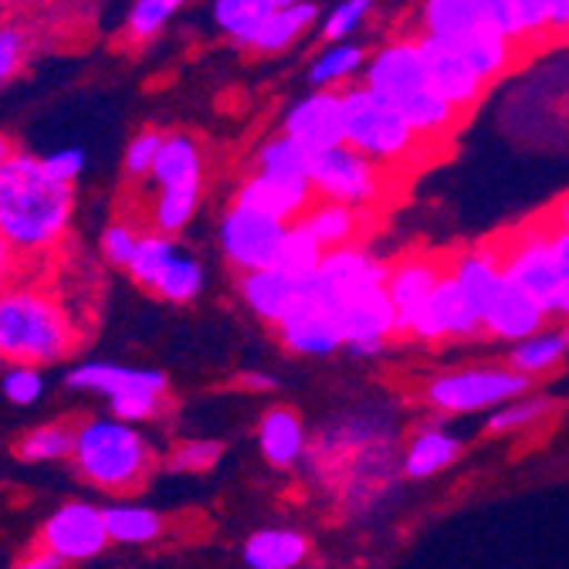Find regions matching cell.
Instances as JSON below:
<instances>
[{
	"label": "cell",
	"instance_id": "obj_1",
	"mask_svg": "<svg viewBox=\"0 0 569 569\" xmlns=\"http://www.w3.org/2000/svg\"><path fill=\"white\" fill-rule=\"evenodd\" d=\"M397 420L383 403H360L329 417L309 441L306 461L322 471L349 516H367L400 491Z\"/></svg>",
	"mask_w": 569,
	"mask_h": 569
},
{
	"label": "cell",
	"instance_id": "obj_2",
	"mask_svg": "<svg viewBox=\"0 0 569 569\" xmlns=\"http://www.w3.org/2000/svg\"><path fill=\"white\" fill-rule=\"evenodd\" d=\"M76 213V187L54 180L41 157L14 150L0 167V238L18 254L51 251Z\"/></svg>",
	"mask_w": 569,
	"mask_h": 569
},
{
	"label": "cell",
	"instance_id": "obj_3",
	"mask_svg": "<svg viewBox=\"0 0 569 569\" xmlns=\"http://www.w3.org/2000/svg\"><path fill=\"white\" fill-rule=\"evenodd\" d=\"M157 455L150 438L139 423L119 420L112 413H96L76 423V448H71V468L76 475L106 495L136 491L153 471Z\"/></svg>",
	"mask_w": 569,
	"mask_h": 569
},
{
	"label": "cell",
	"instance_id": "obj_4",
	"mask_svg": "<svg viewBox=\"0 0 569 569\" xmlns=\"http://www.w3.org/2000/svg\"><path fill=\"white\" fill-rule=\"evenodd\" d=\"M76 322L54 296L34 284L0 289V360L11 367H51L76 349Z\"/></svg>",
	"mask_w": 569,
	"mask_h": 569
},
{
	"label": "cell",
	"instance_id": "obj_5",
	"mask_svg": "<svg viewBox=\"0 0 569 569\" xmlns=\"http://www.w3.org/2000/svg\"><path fill=\"white\" fill-rule=\"evenodd\" d=\"M64 387L71 393H92L106 400V413L129 420V423H147L163 410L170 380L163 370L153 367H129L116 360H86L76 363L64 373Z\"/></svg>",
	"mask_w": 569,
	"mask_h": 569
},
{
	"label": "cell",
	"instance_id": "obj_6",
	"mask_svg": "<svg viewBox=\"0 0 569 569\" xmlns=\"http://www.w3.org/2000/svg\"><path fill=\"white\" fill-rule=\"evenodd\" d=\"M339 99H342L346 147L363 153L377 167L407 163L420 150V139L413 136L407 119L393 106L380 102L363 82L342 89Z\"/></svg>",
	"mask_w": 569,
	"mask_h": 569
},
{
	"label": "cell",
	"instance_id": "obj_7",
	"mask_svg": "<svg viewBox=\"0 0 569 569\" xmlns=\"http://www.w3.org/2000/svg\"><path fill=\"white\" fill-rule=\"evenodd\" d=\"M532 390V380L502 367H461V370H448L438 373L423 383L420 397L423 407H431L435 413H491L502 403L522 397Z\"/></svg>",
	"mask_w": 569,
	"mask_h": 569
},
{
	"label": "cell",
	"instance_id": "obj_8",
	"mask_svg": "<svg viewBox=\"0 0 569 569\" xmlns=\"http://www.w3.org/2000/svg\"><path fill=\"white\" fill-rule=\"evenodd\" d=\"M309 187L316 200H332V203L367 210L380 203V197L387 193V173L383 167H377L373 160H367L363 153H356L342 142V147L312 157Z\"/></svg>",
	"mask_w": 569,
	"mask_h": 569
},
{
	"label": "cell",
	"instance_id": "obj_9",
	"mask_svg": "<svg viewBox=\"0 0 569 569\" xmlns=\"http://www.w3.org/2000/svg\"><path fill=\"white\" fill-rule=\"evenodd\" d=\"M380 102L400 109L410 96L431 89V71H427L423 51L417 34H397L370 51L363 79H360Z\"/></svg>",
	"mask_w": 569,
	"mask_h": 569
},
{
	"label": "cell",
	"instance_id": "obj_10",
	"mask_svg": "<svg viewBox=\"0 0 569 569\" xmlns=\"http://www.w3.org/2000/svg\"><path fill=\"white\" fill-rule=\"evenodd\" d=\"M502 248V271L512 284H519L522 292H529L549 316L559 309L562 296V274L552 254V224L532 228L519 234L512 244H498Z\"/></svg>",
	"mask_w": 569,
	"mask_h": 569
},
{
	"label": "cell",
	"instance_id": "obj_11",
	"mask_svg": "<svg viewBox=\"0 0 569 569\" xmlns=\"http://www.w3.org/2000/svg\"><path fill=\"white\" fill-rule=\"evenodd\" d=\"M38 546L54 552L64 566L68 562H89L109 546V529L102 506L89 502V498H71L61 502L41 526Z\"/></svg>",
	"mask_w": 569,
	"mask_h": 569
},
{
	"label": "cell",
	"instance_id": "obj_12",
	"mask_svg": "<svg viewBox=\"0 0 569 569\" xmlns=\"http://www.w3.org/2000/svg\"><path fill=\"white\" fill-rule=\"evenodd\" d=\"M336 322L342 329V349L349 356H363V360L380 356L397 336V309L387 296V284H373V289L346 296L336 306Z\"/></svg>",
	"mask_w": 569,
	"mask_h": 569
},
{
	"label": "cell",
	"instance_id": "obj_13",
	"mask_svg": "<svg viewBox=\"0 0 569 569\" xmlns=\"http://www.w3.org/2000/svg\"><path fill=\"white\" fill-rule=\"evenodd\" d=\"M284 231H289V224H278L271 218H261V213H254V210H244V207L231 203L224 210V218H221V228H218L221 254L241 274L274 268Z\"/></svg>",
	"mask_w": 569,
	"mask_h": 569
},
{
	"label": "cell",
	"instance_id": "obj_14",
	"mask_svg": "<svg viewBox=\"0 0 569 569\" xmlns=\"http://www.w3.org/2000/svg\"><path fill=\"white\" fill-rule=\"evenodd\" d=\"M481 319L468 309V302L461 299L458 284L451 281L448 268L445 278L438 281L435 296L427 299L400 329L397 336L413 339V342H445V339H475L481 336Z\"/></svg>",
	"mask_w": 569,
	"mask_h": 569
},
{
	"label": "cell",
	"instance_id": "obj_15",
	"mask_svg": "<svg viewBox=\"0 0 569 569\" xmlns=\"http://www.w3.org/2000/svg\"><path fill=\"white\" fill-rule=\"evenodd\" d=\"M289 139H296L302 150L312 157L346 142V126H342V99L339 92H309L296 99L281 116V129Z\"/></svg>",
	"mask_w": 569,
	"mask_h": 569
},
{
	"label": "cell",
	"instance_id": "obj_16",
	"mask_svg": "<svg viewBox=\"0 0 569 569\" xmlns=\"http://www.w3.org/2000/svg\"><path fill=\"white\" fill-rule=\"evenodd\" d=\"M316 193L309 183H296V180H271L264 173H248L238 187L231 203L254 210L261 218H271L278 224H299L302 213L312 207Z\"/></svg>",
	"mask_w": 569,
	"mask_h": 569
},
{
	"label": "cell",
	"instance_id": "obj_17",
	"mask_svg": "<svg viewBox=\"0 0 569 569\" xmlns=\"http://www.w3.org/2000/svg\"><path fill=\"white\" fill-rule=\"evenodd\" d=\"M413 34H417V31H413ZM417 41H420L427 71H431V89H435L441 99H448L461 116L471 112V109L485 99V92H488V86L478 79V71H475L455 48H448L445 41L423 38V34H417Z\"/></svg>",
	"mask_w": 569,
	"mask_h": 569
},
{
	"label": "cell",
	"instance_id": "obj_18",
	"mask_svg": "<svg viewBox=\"0 0 569 569\" xmlns=\"http://www.w3.org/2000/svg\"><path fill=\"white\" fill-rule=\"evenodd\" d=\"M549 319H552V316H549L529 292H522L519 284H512V281L506 278V281H502V289H498V296L491 299L485 319H481V329H485V336H491V339H498V342L516 346V342H522V339L542 332Z\"/></svg>",
	"mask_w": 569,
	"mask_h": 569
},
{
	"label": "cell",
	"instance_id": "obj_19",
	"mask_svg": "<svg viewBox=\"0 0 569 569\" xmlns=\"http://www.w3.org/2000/svg\"><path fill=\"white\" fill-rule=\"evenodd\" d=\"M278 332V342L296 352V356H332L339 352L346 342H342V329L336 322V316L329 309H319L306 299H299V306L284 316V322L274 326Z\"/></svg>",
	"mask_w": 569,
	"mask_h": 569
},
{
	"label": "cell",
	"instance_id": "obj_20",
	"mask_svg": "<svg viewBox=\"0 0 569 569\" xmlns=\"http://www.w3.org/2000/svg\"><path fill=\"white\" fill-rule=\"evenodd\" d=\"M309 441V427L292 407H271L258 420V451L278 471H292L306 465Z\"/></svg>",
	"mask_w": 569,
	"mask_h": 569
},
{
	"label": "cell",
	"instance_id": "obj_21",
	"mask_svg": "<svg viewBox=\"0 0 569 569\" xmlns=\"http://www.w3.org/2000/svg\"><path fill=\"white\" fill-rule=\"evenodd\" d=\"M448 274L458 284V292L468 302V309L478 319H485L491 299L498 296V289H502V281H506L502 248H498V244L495 248H468L448 264Z\"/></svg>",
	"mask_w": 569,
	"mask_h": 569
},
{
	"label": "cell",
	"instance_id": "obj_22",
	"mask_svg": "<svg viewBox=\"0 0 569 569\" xmlns=\"http://www.w3.org/2000/svg\"><path fill=\"white\" fill-rule=\"evenodd\" d=\"M461 451V438H455L445 423H420L400 451V471L407 481H427L458 465Z\"/></svg>",
	"mask_w": 569,
	"mask_h": 569
},
{
	"label": "cell",
	"instance_id": "obj_23",
	"mask_svg": "<svg viewBox=\"0 0 569 569\" xmlns=\"http://www.w3.org/2000/svg\"><path fill=\"white\" fill-rule=\"evenodd\" d=\"M238 296L244 299V306L258 319L278 326V322H284V316H289L299 306L302 281L292 278V274H284V271H278V268L248 271V274L238 278Z\"/></svg>",
	"mask_w": 569,
	"mask_h": 569
},
{
	"label": "cell",
	"instance_id": "obj_24",
	"mask_svg": "<svg viewBox=\"0 0 569 569\" xmlns=\"http://www.w3.org/2000/svg\"><path fill=\"white\" fill-rule=\"evenodd\" d=\"M445 278V268L435 261V258H403L397 264H390V274H387V296L397 309V329L435 296L438 281Z\"/></svg>",
	"mask_w": 569,
	"mask_h": 569
},
{
	"label": "cell",
	"instance_id": "obj_25",
	"mask_svg": "<svg viewBox=\"0 0 569 569\" xmlns=\"http://www.w3.org/2000/svg\"><path fill=\"white\" fill-rule=\"evenodd\" d=\"M241 559L248 569H299L309 559V536L296 526L254 529L241 546Z\"/></svg>",
	"mask_w": 569,
	"mask_h": 569
},
{
	"label": "cell",
	"instance_id": "obj_26",
	"mask_svg": "<svg viewBox=\"0 0 569 569\" xmlns=\"http://www.w3.org/2000/svg\"><path fill=\"white\" fill-rule=\"evenodd\" d=\"M367 58H370V48L360 41L322 44L306 68V82L316 92H342L363 79Z\"/></svg>",
	"mask_w": 569,
	"mask_h": 569
},
{
	"label": "cell",
	"instance_id": "obj_27",
	"mask_svg": "<svg viewBox=\"0 0 569 569\" xmlns=\"http://www.w3.org/2000/svg\"><path fill=\"white\" fill-rule=\"evenodd\" d=\"M448 48H455L475 71H478V79L485 86L498 82V79H506L512 64H516V54H519V44L509 41L506 34H498L491 31L488 24H481L478 31L458 38V41H445Z\"/></svg>",
	"mask_w": 569,
	"mask_h": 569
},
{
	"label": "cell",
	"instance_id": "obj_28",
	"mask_svg": "<svg viewBox=\"0 0 569 569\" xmlns=\"http://www.w3.org/2000/svg\"><path fill=\"white\" fill-rule=\"evenodd\" d=\"M363 221H367V210L332 203V200H312V207L302 213L299 224L312 234V241L322 251H332V248H346V244H360Z\"/></svg>",
	"mask_w": 569,
	"mask_h": 569
},
{
	"label": "cell",
	"instance_id": "obj_29",
	"mask_svg": "<svg viewBox=\"0 0 569 569\" xmlns=\"http://www.w3.org/2000/svg\"><path fill=\"white\" fill-rule=\"evenodd\" d=\"M102 516H106L112 546H150L167 529L163 516L147 502H136V498H116V502H106Z\"/></svg>",
	"mask_w": 569,
	"mask_h": 569
},
{
	"label": "cell",
	"instance_id": "obj_30",
	"mask_svg": "<svg viewBox=\"0 0 569 569\" xmlns=\"http://www.w3.org/2000/svg\"><path fill=\"white\" fill-rule=\"evenodd\" d=\"M481 8L478 0H420L417 4V34L435 41H458L478 31Z\"/></svg>",
	"mask_w": 569,
	"mask_h": 569
},
{
	"label": "cell",
	"instance_id": "obj_31",
	"mask_svg": "<svg viewBox=\"0 0 569 569\" xmlns=\"http://www.w3.org/2000/svg\"><path fill=\"white\" fill-rule=\"evenodd\" d=\"M157 190H173V187H203V153L193 136L173 132L163 139L157 167L150 173Z\"/></svg>",
	"mask_w": 569,
	"mask_h": 569
},
{
	"label": "cell",
	"instance_id": "obj_32",
	"mask_svg": "<svg viewBox=\"0 0 569 569\" xmlns=\"http://www.w3.org/2000/svg\"><path fill=\"white\" fill-rule=\"evenodd\" d=\"M569 356V336L566 329H542L516 346H509V356H506V367L536 380V377H546L552 370L562 367V360Z\"/></svg>",
	"mask_w": 569,
	"mask_h": 569
},
{
	"label": "cell",
	"instance_id": "obj_33",
	"mask_svg": "<svg viewBox=\"0 0 569 569\" xmlns=\"http://www.w3.org/2000/svg\"><path fill=\"white\" fill-rule=\"evenodd\" d=\"M274 14L271 0H210V21L228 41L251 48L268 18Z\"/></svg>",
	"mask_w": 569,
	"mask_h": 569
},
{
	"label": "cell",
	"instance_id": "obj_34",
	"mask_svg": "<svg viewBox=\"0 0 569 569\" xmlns=\"http://www.w3.org/2000/svg\"><path fill=\"white\" fill-rule=\"evenodd\" d=\"M309 167H312V153L302 150L299 142L289 139L284 132H271L268 139H261V147L251 157V170L264 173L271 180L309 183Z\"/></svg>",
	"mask_w": 569,
	"mask_h": 569
},
{
	"label": "cell",
	"instance_id": "obj_35",
	"mask_svg": "<svg viewBox=\"0 0 569 569\" xmlns=\"http://www.w3.org/2000/svg\"><path fill=\"white\" fill-rule=\"evenodd\" d=\"M397 112L407 119V126L420 139V147L423 142H438V139L451 136L455 126L461 122V112L448 99H441L435 89H423V92L410 96Z\"/></svg>",
	"mask_w": 569,
	"mask_h": 569
},
{
	"label": "cell",
	"instance_id": "obj_36",
	"mask_svg": "<svg viewBox=\"0 0 569 569\" xmlns=\"http://www.w3.org/2000/svg\"><path fill=\"white\" fill-rule=\"evenodd\" d=\"M316 24H319L316 0H309V4H299V8H281V11H274L268 18V24L254 38L251 51H258V54H281V51H289L296 41H302Z\"/></svg>",
	"mask_w": 569,
	"mask_h": 569
},
{
	"label": "cell",
	"instance_id": "obj_37",
	"mask_svg": "<svg viewBox=\"0 0 569 569\" xmlns=\"http://www.w3.org/2000/svg\"><path fill=\"white\" fill-rule=\"evenodd\" d=\"M180 241L177 238H167V234H157V231H142L139 234V244H136V254L126 268V274L142 284V289L157 292L160 278L167 274V268L173 264V258L180 254Z\"/></svg>",
	"mask_w": 569,
	"mask_h": 569
},
{
	"label": "cell",
	"instance_id": "obj_38",
	"mask_svg": "<svg viewBox=\"0 0 569 569\" xmlns=\"http://www.w3.org/2000/svg\"><path fill=\"white\" fill-rule=\"evenodd\" d=\"M71 448H76V427L64 420H51L28 431L14 445V455L24 465H58V461H71Z\"/></svg>",
	"mask_w": 569,
	"mask_h": 569
},
{
	"label": "cell",
	"instance_id": "obj_39",
	"mask_svg": "<svg viewBox=\"0 0 569 569\" xmlns=\"http://www.w3.org/2000/svg\"><path fill=\"white\" fill-rule=\"evenodd\" d=\"M556 410V400L546 397V393H522L509 403H502L498 410L485 413V431L502 438V435H519V431H529V427L542 423L549 413Z\"/></svg>",
	"mask_w": 569,
	"mask_h": 569
},
{
	"label": "cell",
	"instance_id": "obj_40",
	"mask_svg": "<svg viewBox=\"0 0 569 569\" xmlns=\"http://www.w3.org/2000/svg\"><path fill=\"white\" fill-rule=\"evenodd\" d=\"M203 200V187H173V190H157L153 207H150V224L157 234L177 238L180 231L190 228Z\"/></svg>",
	"mask_w": 569,
	"mask_h": 569
},
{
	"label": "cell",
	"instance_id": "obj_41",
	"mask_svg": "<svg viewBox=\"0 0 569 569\" xmlns=\"http://www.w3.org/2000/svg\"><path fill=\"white\" fill-rule=\"evenodd\" d=\"M207 289V268L197 254L190 251H180L173 258V264L167 268V274L160 278L157 284V296L173 302V306H190L203 296Z\"/></svg>",
	"mask_w": 569,
	"mask_h": 569
},
{
	"label": "cell",
	"instance_id": "obj_42",
	"mask_svg": "<svg viewBox=\"0 0 569 569\" xmlns=\"http://www.w3.org/2000/svg\"><path fill=\"white\" fill-rule=\"evenodd\" d=\"M322 254H326V251L312 241V234H309L302 224H289L274 268L302 281V278H309V274L322 264Z\"/></svg>",
	"mask_w": 569,
	"mask_h": 569
},
{
	"label": "cell",
	"instance_id": "obj_43",
	"mask_svg": "<svg viewBox=\"0 0 569 569\" xmlns=\"http://www.w3.org/2000/svg\"><path fill=\"white\" fill-rule=\"evenodd\" d=\"M377 11V0H339V4L322 18L319 24V34L326 44H336V41H356L370 18Z\"/></svg>",
	"mask_w": 569,
	"mask_h": 569
},
{
	"label": "cell",
	"instance_id": "obj_44",
	"mask_svg": "<svg viewBox=\"0 0 569 569\" xmlns=\"http://www.w3.org/2000/svg\"><path fill=\"white\" fill-rule=\"evenodd\" d=\"M187 4V0H132V8L126 14V31L132 41H150L157 38L173 14Z\"/></svg>",
	"mask_w": 569,
	"mask_h": 569
},
{
	"label": "cell",
	"instance_id": "obj_45",
	"mask_svg": "<svg viewBox=\"0 0 569 569\" xmlns=\"http://www.w3.org/2000/svg\"><path fill=\"white\" fill-rule=\"evenodd\" d=\"M44 390H48V380H44L41 367H8L0 373V393H4V400L14 407L41 403Z\"/></svg>",
	"mask_w": 569,
	"mask_h": 569
},
{
	"label": "cell",
	"instance_id": "obj_46",
	"mask_svg": "<svg viewBox=\"0 0 569 569\" xmlns=\"http://www.w3.org/2000/svg\"><path fill=\"white\" fill-rule=\"evenodd\" d=\"M163 132L157 129H142L129 139V147L122 153V173L129 180H147L157 167V157H160V147H163Z\"/></svg>",
	"mask_w": 569,
	"mask_h": 569
},
{
	"label": "cell",
	"instance_id": "obj_47",
	"mask_svg": "<svg viewBox=\"0 0 569 569\" xmlns=\"http://www.w3.org/2000/svg\"><path fill=\"white\" fill-rule=\"evenodd\" d=\"M139 234H142V231H136L129 221H112V224H106V231H102V238H99L102 258H106L109 264H116V268L126 271L129 261H132V254H136Z\"/></svg>",
	"mask_w": 569,
	"mask_h": 569
},
{
	"label": "cell",
	"instance_id": "obj_48",
	"mask_svg": "<svg viewBox=\"0 0 569 569\" xmlns=\"http://www.w3.org/2000/svg\"><path fill=\"white\" fill-rule=\"evenodd\" d=\"M522 44H542L549 41V0H509Z\"/></svg>",
	"mask_w": 569,
	"mask_h": 569
},
{
	"label": "cell",
	"instance_id": "obj_49",
	"mask_svg": "<svg viewBox=\"0 0 569 569\" xmlns=\"http://www.w3.org/2000/svg\"><path fill=\"white\" fill-rule=\"evenodd\" d=\"M221 461V445L218 441H183L180 448L170 451V468L183 471V475H197V471H210Z\"/></svg>",
	"mask_w": 569,
	"mask_h": 569
},
{
	"label": "cell",
	"instance_id": "obj_50",
	"mask_svg": "<svg viewBox=\"0 0 569 569\" xmlns=\"http://www.w3.org/2000/svg\"><path fill=\"white\" fill-rule=\"evenodd\" d=\"M41 163H44V170L54 177V180H61V183H76L82 173H86V167H89V157H86V150L82 147H61V150H51V153H44L41 157Z\"/></svg>",
	"mask_w": 569,
	"mask_h": 569
},
{
	"label": "cell",
	"instance_id": "obj_51",
	"mask_svg": "<svg viewBox=\"0 0 569 569\" xmlns=\"http://www.w3.org/2000/svg\"><path fill=\"white\" fill-rule=\"evenodd\" d=\"M478 8H481V21L498 31V34H506L509 41H516L522 48V38H519V21H516V11L509 0H478Z\"/></svg>",
	"mask_w": 569,
	"mask_h": 569
},
{
	"label": "cell",
	"instance_id": "obj_52",
	"mask_svg": "<svg viewBox=\"0 0 569 569\" xmlns=\"http://www.w3.org/2000/svg\"><path fill=\"white\" fill-rule=\"evenodd\" d=\"M21 51H24V41L18 31H0V89H4L11 79H14V71L21 64Z\"/></svg>",
	"mask_w": 569,
	"mask_h": 569
},
{
	"label": "cell",
	"instance_id": "obj_53",
	"mask_svg": "<svg viewBox=\"0 0 569 569\" xmlns=\"http://www.w3.org/2000/svg\"><path fill=\"white\" fill-rule=\"evenodd\" d=\"M549 38H569V0H549Z\"/></svg>",
	"mask_w": 569,
	"mask_h": 569
},
{
	"label": "cell",
	"instance_id": "obj_54",
	"mask_svg": "<svg viewBox=\"0 0 569 569\" xmlns=\"http://www.w3.org/2000/svg\"><path fill=\"white\" fill-rule=\"evenodd\" d=\"M18 569H64V562L54 556V552H48V549H34V552H28L21 562H18Z\"/></svg>",
	"mask_w": 569,
	"mask_h": 569
},
{
	"label": "cell",
	"instance_id": "obj_55",
	"mask_svg": "<svg viewBox=\"0 0 569 569\" xmlns=\"http://www.w3.org/2000/svg\"><path fill=\"white\" fill-rule=\"evenodd\" d=\"M552 254H556L562 281H569V234L559 231V228H552Z\"/></svg>",
	"mask_w": 569,
	"mask_h": 569
},
{
	"label": "cell",
	"instance_id": "obj_56",
	"mask_svg": "<svg viewBox=\"0 0 569 569\" xmlns=\"http://www.w3.org/2000/svg\"><path fill=\"white\" fill-rule=\"evenodd\" d=\"M14 264H18V251L0 238V289H8V281L14 274Z\"/></svg>",
	"mask_w": 569,
	"mask_h": 569
},
{
	"label": "cell",
	"instance_id": "obj_57",
	"mask_svg": "<svg viewBox=\"0 0 569 569\" xmlns=\"http://www.w3.org/2000/svg\"><path fill=\"white\" fill-rule=\"evenodd\" d=\"M241 383H244V387H251V390H271L278 380H274V377H268V373H244V377H241Z\"/></svg>",
	"mask_w": 569,
	"mask_h": 569
},
{
	"label": "cell",
	"instance_id": "obj_58",
	"mask_svg": "<svg viewBox=\"0 0 569 569\" xmlns=\"http://www.w3.org/2000/svg\"><path fill=\"white\" fill-rule=\"evenodd\" d=\"M552 228H559V231L569 234V197H562L559 207L552 210Z\"/></svg>",
	"mask_w": 569,
	"mask_h": 569
},
{
	"label": "cell",
	"instance_id": "obj_59",
	"mask_svg": "<svg viewBox=\"0 0 569 569\" xmlns=\"http://www.w3.org/2000/svg\"><path fill=\"white\" fill-rule=\"evenodd\" d=\"M11 157H14V142H11V139H8L4 132H0V167H4V163H8Z\"/></svg>",
	"mask_w": 569,
	"mask_h": 569
},
{
	"label": "cell",
	"instance_id": "obj_60",
	"mask_svg": "<svg viewBox=\"0 0 569 569\" xmlns=\"http://www.w3.org/2000/svg\"><path fill=\"white\" fill-rule=\"evenodd\" d=\"M556 316L569 322V281L562 284V296H559V309H556Z\"/></svg>",
	"mask_w": 569,
	"mask_h": 569
},
{
	"label": "cell",
	"instance_id": "obj_61",
	"mask_svg": "<svg viewBox=\"0 0 569 569\" xmlns=\"http://www.w3.org/2000/svg\"><path fill=\"white\" fill-rule=\"evenodd\" d=\"M274 4V11H281V8H299V4H309V0H271Z\"/></svg>",
	"mask_w": 569,
	"mask_h": 569
},
{
	"label": "cell",
	"instance_id": "obj_62",
	"mask_svg": "<svg viewBox=\"0 0 569 569\" xmlns=\"http://www.w3.org/2000/svg\"><path fill=\"white\" fill-rule=\"evenodd\" d=\"M566 336H569V326H566Z\"/></svg>",
	"mask_w": 569,
	"mask_h": 569
}]
</instances>
